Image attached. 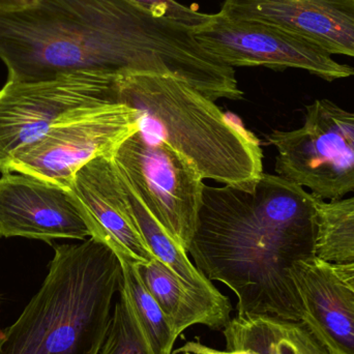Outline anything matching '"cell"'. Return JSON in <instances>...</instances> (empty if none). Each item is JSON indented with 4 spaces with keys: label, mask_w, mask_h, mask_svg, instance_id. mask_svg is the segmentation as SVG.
Masks as SVG:
<instances>
[{
    "label": "cell",
    "mask_w": 354,
    "mask_h": 354,
    "mask_svg": "<svg viewBox=\"0 0 354 354\" xmlns=\"http://www.w3.org/2000/svg\"><path fill=\"white\" fill-rule=\"evenodd\" d=\"M8 80L39 82L79 71L172 75L212 101L241 100L234 68L206 51L194 29L130 0H35L0 10Z\"/></svg>",
    "instance_id": "obj_1"
},
{
    "label": "cell",
    "mask_w": 354,
    "mask_h": 354,
    "mask_svg": "<svg viewBox=\"0 0 354 354\" xmlns=\"http://www.w3.org/2000/svg\"><path fill=\"white\" fill-rule=\"evenodd\" d=\"M318 198L279 176L251 189L204 187L187 254L208 279L237 297V315L301 322L292 270L316 256Z\"/></svg>",
    "instance_id": "obj_2"
},
{
    "label": "cell",
    "mask_w": 354,
    "mask_h": 354,
    "mask_svg": "<svg viewBox=\"0 0 354 354\" xmlns=\"http://www.w3.org/2000/svg\"><path fill=\"white\" fill-rule=\"evenodd\" d=\"M41 288L0 328V354H99L122 287L115 252L95 237L54 248Z\"/></svg>",
    "instance_id": "obj_3"
},
{
    "label": "cell",
    "mask_w": 354,
    "mask_h": 354,
    "mask_svg": "<svg viewBox=\"0 0 354 354\" xmlns=\"http://www.w3.org/2000/svg\"><path fill=\"white\" fill-rule=\"evenodd\" d=\"M118 103L136 110L145 138L180 153L203 179L251 189L263 174L261 147L225 118L214 101L172 75L124 73Z\"/></svg>",
    "instance_id": "obj_4"
},
{
    "label": "cell",
    "mask_w": 354,
    "mask_h": 354,
    "mask_svg": "<svg viewBox=\"0 0 354 354\" xmlns=\"http://www.w3.org/2000/svg\"><path fill=\"white\" fill-rule=\"evenodd\" d=\"M266 140L278 151L279 176L322 201L354 194V112L316 100L306 107L301 128L272 131Z\"/></svg>",
    "instance_id": "obj_5"
},
{
    "label": "cell",
    "mask_w": 354,
    "mask_h": 354,
    "mask_svg": "<svg viewBox=\"0 0 354 354\" xmlns=\"http://www.w3.org/2000/svg\"><path fill=\"white\" fill-rule=\"evenodd\" d=\"M137 132L138 113L126 104L89 106L68 114L41 138L17 151L8 164V174H29L66 189L85 164L113 155Z\"/></svg>",
    "instance_id": "obj_6"
},
{
    "label": "cell",
    "mask_w": 354,
    "mask_h": 354,
    "mask_svg": "<svg viewBox=\"0 0 354 354\" xmlns=\"http://www.w3.org/2000/svg\"><path fill=\"white\" fill-rule=\"evenodd\" d=\"M120 75L79 71L39 82L8 80L0 89V172L8 174L17 151L41 138L68 114L118 103Z\"/></svg>",
    "instance_id": "obj_7"
},
{
    "label": "cell",
    "mask_w": 354,
    "mask_h": 354,
    "mask_svg": "<svg viewBox=\"0 0 354 354\" xmlns=\"http://www.w3.org/2000/svg\"><path fill=\"white\" fill-rule=\"evenodd\" d=\"M120 174L156 220L187 253L205 183L176 149L135 133L112 155Z\"/></svg>",
    "instance_id": "obj_8"
},
{
    "label": "cell",
    "mask_w": 354,
    "mask_h": 354,
    "mask_svg": "<svg viewBox=\"0 0 354 354\" xmlns=\"http://www.w3.org/2000/svg\"><path fill=\"white\" fill-rule=\"evenodd\" d=\"M194 37L231 68H299L328 82L354 76L353 66L336 62L309 39L259 21L230 18L218 12L194 29Z\"/></svg>",
    "instance_id": "obj_9"
},
{
    "label": "cell",
    "mask_w": 354,
    "mask_h": 354,
    "mask_svg": "<svg viewBox=\"0 0 354 354\" xmlns=\"http://www.w3.org/2000/svg\"><path fill=\"white\" fill-rule=\"evenodd\" d=\"M66 191L82 214L91 237L111 248L120 261L141 264L155 259L131 216L126 185L112 156L85 164Z\"/></svg>",
    "instance_id": "obj_10"
},
{
    "label": "cell",
    "mask_w": 354,
    "mask_h": 354,
    "mask_svg": "<svg viewBox=\"0 0 354 354\" xmlns=\"http://www.w3.org/2000/svg\"><path fill=\"white\" fill-rule=\"evenodd\" d=\"M0 236L85 241L91 230L66 189L10 172L0 178Z\"/></svg>",
    "instance_id": "obj_11"
},
{
    "label": "cell",
    "mask_w": 354,
    "mask_h": 354,
    "mask_svg": "<svg viewBox=\"0 0 354 354\" xmlns=\"http://www.w3.org/2000/svg\"><path fill=\"white\" fill-rule=\"evenodd\" d=\"M223 14L259 21L354 58V0H225Z\"/></svg>",
    "instance_id": "obj_12"
},
{
    "label": "cell",
    "mask_w": 354,
    "mask_h": 354,
    "mask_svg": "<svg viewBox=\"0 0 354 354\" xmlns=\"http://www.w3.org/2000/svg\"><path fill=\"white\" fill-rule=\"evenodd\" d=\"M301 322L330 354H354V289L317 256L292 270Z\"/></svg>",
    "instance_id": "obj_13"
},
{
    "label": "cell",
    "mask_w": 354,
    "mask_h": 354,
    "mask_svg": "<svg viewBox=\"0 0 354 354\" xmlns=\"http://www.w3.org/2000/svg\"><path fill=\"white\" fill-rule=\"evenodd\" d=\"M143 284L165 314L174 336L197 324L223 330L230 322L232 306L220 305L189 290L163 262L135 264Z\"/></svg>",
    "instance_id": "obj_14"
},
{
    "label": "cell",
    "mask_w": 354,
    "mask_h": 354,
    "mask_svg": "<svg viewBox=\"0 0 354 354\" xmlns=\"http://www.w3.org/2000/svg\"><path fill=\"white\" fill-rule=\"evenodd\" d=\"M228 354H330L301 322L235 316L223 328Z\"/></svg>",
    "instance_id": "obj_15"
},
{
    "label": "cell",
    "mask_w": 354,
    "mask_h": 354,
    "mask_svg": "<svg viewBox=\"0 0 354 354\" xmlns=\"http://www.w3.org/2000/svg\"><path fill=\"white\" fill-rule=\"evenodd\" d=\"M124 183L131 216L155 257L166 264L189 290L220 305L231 306L230 299L221 293L212 281L208 280L189 261L187 251L176 243L169 233L156 220L142 200L124 179Z\"/></svg>",
    "instance_id": "obj_16"
},
{
    "label": "cell",
    "mask_w": 354,
    "mask_h": 354,
    "mask_svg": "<svg viewBox=\"0 0 354 354\" xmlns=\"http://www.w3.org/2000/svg\"><path fill=\"white\" fill-rule=\"evenodd\" d=\"M122 262V287L131 313L153 354H172L177 338L155 297L149 292L135 264Z\"/></svg>",
    "instance_id": "obj_17"
},
{
    "label": "cell",
    "mask_w": 354,
    "mask_h": 354,
    "mask_svg": "<svg viewBox=\"0 0 354 354\" xmlns=\"http://www.w3.org/2000/svg\"><path fill=\"white\" fill-rule=\"evenodd\" d=\"M316 256L330 264L354 262V195L317 203Z\"/></svg>",
    "instance_id": "obj_18"
},
{
    "label": "cell",
    "mask_w": 354,
    "mask_h": 354,
    "mask_svg": "<svg viewBox=\"0 0 354 354\" xmlns=\"http://www.w3.org/2000/svg\"><path fill=\"white\" fill-rule=\"evenodd\" d=\"M113 308L111 324L99 354H153L122 292Z\"/></svg>",
    "instance_id": "obj_19"
},
{
    "label": "cell",
    "mask_w": 354,
    "mask_h": 354,
    "mask_svg": "<svg viewBox=\"0 0 354 354\" xmlns=\"http://www.w3.org/2000/svg\"><path fill=\"white\" fill-rule=\"evenodd\" d=\"M160 18L168 19L192 29L198 28L209 20L210 15L202 14L176 0H130Z\"/></svg>",
    "instance_id": "obj_20"
},
{
    "label": "cell",
    "mask_w": 354,
    "mask_h": 354,
    "mask_svg": "<svg viewBox=\"0 0 354 354\" xmlns=\"http://www.w3.org/2000/svg\"><path fill=\"white\" fill-rule=\"evenodd\" d=\"M172 354H228L226 351H216L207 345L202 344L200 340L189 341Z\"/></svg>",
    "instance_id": "obj_21"
},
{
    "label": "cell",
    "mask_w": 354,
    "mask_h": 354,
    "mask_svg": "<svg viewBox=\"0 0 354 354\" xmlns=\"http://www.w3.org/2000/svg\"><path fill=\"white\" fill-rule=\"evenodd\" d=\"M337 274L354 289V262L347 264H333Z\"/></svg>",
    "instance_id": "obj_22"
},
{
    "label": "cell",
    "mask_w": 354,
    "mask_h": 354,
    "mask_svg": "<svg viewBox=\"0 0 354 354\" xmlns=\"http://www.w3.org/2000/svg\"><path fill=\"white\" fill-rule=\"evenodd\" d=\"M35 0H0V10H19L30 6Z\"/></svg>",
    "instance_id": "obj_23"
},
{
    "label": "cell",
    "mask_w": 354,
    "mask_h": 354,
    "mask_svg": "<svg viewBox=\"0 0 354 354\" xmlns=\"http://www.w3.org/2000/svg\"><path fill=\"white\" fill-rule=\"evenodd\" d=\"M0 301H1V295H0Z\"/></svg>",
    "instance_id": "obj_24"
}]
</instances>
